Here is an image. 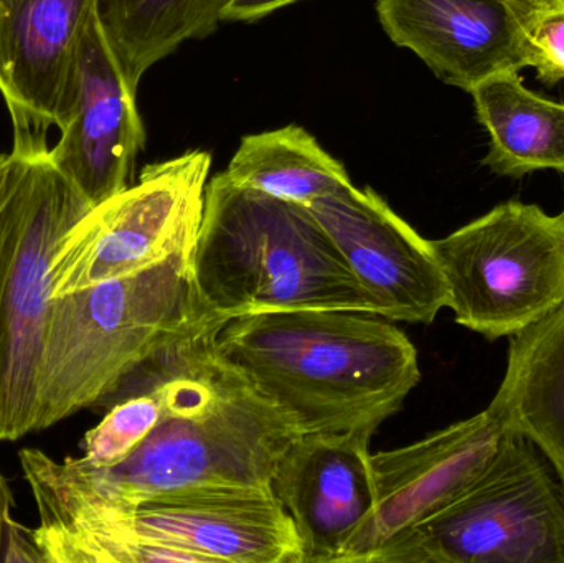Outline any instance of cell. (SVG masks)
I'll list each match as a JSON object with an SVG mask.
<instances>
[{"mask_svg": "<svg viewBox=\"0 0 564 563\" xmlns=\"http://www.w3.org/2000/svg\"><path fill=\"white\" fill-rule=\"evenodd\" d=\"M225 323L208 321L139 364L161 389V419L118 465L89 468L69 458L96 495L134 506L197 486H271L302 432L218 353Z\"/></svg>", "mask_w": 564, "mask_h": 563, "instance_id": "6da1fadb", "label": "cell"}, {"mask_svg": "<svg viewBox=\"0 0 564 563\" xmlns=\"http://www.w3.org/2000/svg\"><path fill=\"white\" fill-rule=\"evenodd\" d=\"M218 353L304 433H377L421 380L417 350L394 321L301 310L227 321Z\"/></svg>", "mask_w": 564, "mask_h": 563, "instance_id": "7a4b0ae2", "label": "cell"}, {"mask_svg": "<svg viewBox=\"0 0 564 563\" xmlns=\"http://www.w3.org/2000/svg\"><path fill=\"white\" fill-rule=\"evenodd\" d=\"M192 273L202 303L225 321L301 310L378 314L307 207L235 185L224 172L205 188Z\"/></svg>", "mask_w": 564, "mask_h": 563, "instance_id": "3957f363", "label": "cell"}, {"mask_svg": "<svg viewBox=\"0 0 564 563\" xmlns=\"http://www.w3.org/2000/svg\"><path fill=\"white\" fill-rule=\"evenodd\" d=\"M192 251L52 297L40 362L35 432L98 405L152 354L208 321L221 320L198 297Z\"/></svg>", "mask_w": 564, "mask_h": 563, "instance_id": "277c9868", "label": "cell"}, {"mask_svg": "<svg viewBox=\"0 0 564 563\" xmlns=\"http://www.w3.org/2000/svg\"><path fill=\"white\" fill-rule=\"evenodd\" d=\"M0 241V442L35 432L52 263L93 205L50 158L46 138L13 134Z\"/></svg>", "mask_w": 564, "mask_h": 563, "instance_id": "5b68a950", "label": "cell"}, {"mask_svg": "<svg viewBox=\"0 0 564 563\" xmlns=\"http://www.w3.org/2000/svg\"><path fill=\"white\" fill-rule=\"evenodd\" d=\"M370 563H564V488L543 453L503 430L479 478Z\"/></svg>", "mask_w": 564, "mask_h": 563, "instance_id": "8992f818", "label": "cell"}, {"mask_svg": "<svg viewBox=\"0 0 564 563\" xmlns=\"http://www.w3.org/2000/svg\"><path fill=\"white\" fill-rule=\"evenodd\" d=\"M431 247L454 321L487 340L509 339L564 304V210L503 202Z\"/></svg>", "mask_w": 564, "mask_h": 563, "instance_id": "52a82bcc", "label": "cell"}, {"mask_svg": "<svg viewBox=\"0 0 564 563\" xmlns=\"http://www.w3.org/2000/svg\"><path fill=\"white\" fill-rule=\"evenodd\" d=\"M210 165L207 151L145 165L138 184L95 205L59 241L52 263V297L194 250Z\"/></svg>", "mask_w": 564, "mask_h": 563, "instance_id": "ba28073f", "label": "cell"}, {"mask_svg": "<svg viewBox=\"0 0 564 563\" xmlns=\"http://www.w3.org/2000/svg\"><path fill=\"white\" fill-rule=\"evenodd\" d=\"M378 314L394 323L431 324L449 291L430 240L370 187L354 184L308 205Z\"/></svg>", "mask_w": 564, "mask_h": 563, "instance_id": "9c48e42d", "label": "cell"}, {"mask_svg": "<svg viewBox=\"0 0 564 563\" xmlns=\"http://www.w3.org/2000/svg\"><path fill=\"white\" fill-rule=\"evenodd\" d=\"M135 93L96 9L79 43L59 139L50 148L56 167L93 207L131 185L145 142Z\"/></svg>", "mask_w": 564, "mask_h": 563, "instance_id": "30bf717a", "label": "cell"}, {"mask_svg": "<svg viewBox=\"0 0 564 563\" xmlns=\"http://www.w3.org/2000/svg\"><path fill=\"white\" fill-rule=\"evenodd\" d=\"M121 508L144 538L204 563H305L273 486H197Z\"/></svg>", "mask_w": 564, "mask_h": 563, "instance_id": "8fae6325", "label": "cell"}, {"mask_svg": "<svg viewBox=\"0 0 564 563\" xmlns=\"http://www.w3.org/2000/svg\"><path fill=\"white\" fill-rule=\"evenodd\" d=\"M502 433L486 409L420 442L371 455L377 508L340 563H370L388 542L459 498L489 465Z\"/></svg>", "mask_w": 564, "mask_h": 563, "instance_id": "7c38bea8", "label": "cell"}, {"mask_svg": "<svg viewBox=\"0 0 564 563\" xmlns=\"http://www.w3.org/2000/svg\"><path fill=\"white\" fill-rule=\"evenodd\" d=\"M373 433H304L282 456L274 495L291 516L305 563H340L377 508Z\"/></svg>", "mask_w": 564, "mask_h": 563, "instance_id": "4fadbf2b", "label": "cell"}, {"mask_svg": "<svg viewBox=\"0 0 564 563\" xmlns=\"http://www.w3.org/2000/svg\"><path fill=\"white\" fill-rule=\"evenodd\" d=\"M532 10L516 0H377L381 26L397 45L469 93L497 73L529 68Z\"/></svg>", "mask_w": 564, "mask_h": 563, "instance_id": "5bb4252c", "label": "cell"}, {"mask_svg": "<svg viewBox=\"0 0 564 563\" xmlns=\"http://www.w3.org/2000/svg\"><path fill=\"white\" fill-rule=\"evenodd\" d=\"M96 7L98 0H0V95L13 134L46 138L62 124Z\"/></svg>", "mask_w": 564, "mask_h": 563, "instance_id": "9a60e30c", "label": "cell"}, {"mask_svg": "<svg viewBox=\"0 0 564 563\" xmlns=\"http://www.w3.org/2000/svg\"><path fill=\"white\" fill-rule=\"evenodd\" d=\"M487 409L543 453L564 488V304L509 337L506 376Z\"/></svg>", "mask_w": 564, "mask_h": 563, "instance_id": "2e32d148", "label": "cell"}, {"mask_svg": "<svg viewBox=\"0 0 564 563\" xmlns=\"http://www.w3.org/2000/svg\"><path fill=\"white\" fill-rule=\"evenodd\" d=\"M476 116L489 134L484 165L520 178L553 169L564 174V102L536 95L519 72H502L470 89Z\"/></svg>", "mask_w": 564, "mask_h": 563, "instance_id": "e0dca14e", "label": "cell"}, {"mask_svg": "<svg viewBox=\"0 0 564 563\" xmlns=\"http://www.w3.org/2000/svg\"><path fill=\"white\" fill-rule=\"evenodd\" d=\"M224 175L235 185L302 207L351 184L347 169L294 124L245 136Z\"/></svg>", "mask_w": 564, "mask_h": 563, "instance_id": "ac0fdd59", "label": "cell"}, {"mask_svg": "<svg viewBox=\"0 0 564 563\" xmlns=\"http://www.w3.org/2000/svg\"><path fill=\"white\" fill-rule=\"evenodd\" d=\"M230 0H98V17L129 83L188 40L207 39Z\"/></svg>", "mask_w": 564, "mask_h": 563, "instance_id": "d6986e66", "label": "cell"}, {"mask_svg": "<svg viewBox=\"0 0 564 563\" xmlns=\"http://www.w3.org/2000/svg\"><path fill=\"white\" fill-rule=\"evenodd\" d=\"M527 62L546 85L564 79V7L545 3L527 17Z\"/></svg>", "mask_w": 564, "mask_h": 563, "instance_id": "ffe728a7", "label": "cell"}, {"mask_svg": "<svg viewBox=\"0 0 564 563\" xmlns=\"http://www.w3.org/2000/svg\"><path fill=\"white\" fill-rule=\"evenodd\" d=\"M13 508L12 488L0 472V563H45L33 541L32 529L13 519Z\"/></svg>", "mask_w": 564, "mask_h": 563, "instance_id": "44dd1931", "label": "cell"}, {"mask_svg": "<svg viewBox=\"0 0 564 563\" xmlns=\"http://www.w3.org/2000/svg\"><path fill=\"white\" fill-rule=\"evenodd\" d=\"M294 2L297 0H230L224 20L257 22V20L273 13L274 10Z\"/></svg>", "mask_w": 564, "mask_h": 563, "instance_id": "7402d4cb", "label": "cell"}, {"mask_svg": "<svg viewBox=\"0 0 564 563\" xmlns=\"http://www.w3.org/2000/svg\"><path fill=\"white\" fill-rule=\"evenodd\" d=\"M10 155L0 154V241H2V210L6 201L7 181H9Z\"/></svg>", "mask_w": 564, "mask_h": 563, "instance_id": "603a6c76", "label": "cell"}, {"mask_svg": "<svg viewBox=\"0 0 564 563\" xmlns=\"http://www.w3.org/2000/svg\"><path fill=\"white\" fill-rule=\"evenodd\" d=\"M516 2L522 3V6L529 7V9H536V7L550 3V0H516Z\"/></svg>", "mask_w": 564, "mask_h": 563, "instance_id": "cb8c5ba5", "label": "cell"}, {"mask_svg": "<svg viewBox=\"0 0 564 563\" xmlns=\"http://www.w3.org/2000/svg\"><path fill=\"white\" fill-rule=\"evenodd\" d=\"M550 3H556V6L564 7V0H550Z\"/></svg>", "mask_w": 564, "mask_h": 563, "instance_id": "d4e9b609", "label": "cell"}]
</instances>
